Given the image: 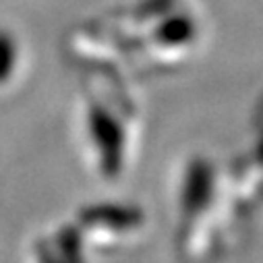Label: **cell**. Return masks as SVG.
I'll list each match as a JSON object with an SVG mask.
<instances>
[{
  "label": "cell",
  "mask_w": 263,
  "mask_h": 263,
  "mask_svg": "<svg viewBox=\"0 0 263 263\" xmlns=\"http://www.w3.org/2000/svg\"><path fill=\"white\" fill-rule=\"evenodd\" d=\"M253 216L234 182L230 164L193 154L174 180V245L184 261L224 255Z\"/></svg>",
  "instance_id": "cell-1"
},
{
  "label": "cell",
  "mask_w": 263,
  "mask_h": 263,
  "mask_svg": "<svg viewBox=\"0 0 263 263\" xmlns=\"http://www.w3.org/2000/svg\"><path fill=\"white\" fill-rule=\"evenodd\" d=\"M143 114L133 98L114 106L93 100L87 108V137L98 174L108 182L122 180L135 166L141 143Z\"/></svg>",
  "instance_id": "cell-2"
},
{
  "label": "cell",
  "mask_w": 263,
  "mask_h": 263,
  "mask_svg": "<svg viewBox=\"0 0 263 263\" xmlns=\"http://www.w3.org/2000/svg\"><path fill=\"white\" fill-rule=\"evenodd\" d=\"M17 62V46L11 33L0 31V83L9 81Z\"/></svg>",
  "instance_id": "cell-3"
}]
</instances>
